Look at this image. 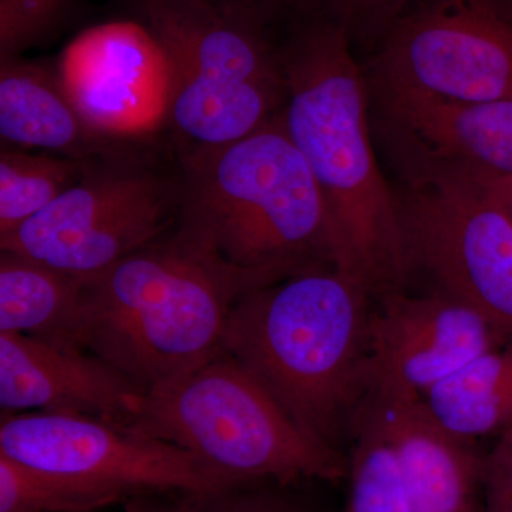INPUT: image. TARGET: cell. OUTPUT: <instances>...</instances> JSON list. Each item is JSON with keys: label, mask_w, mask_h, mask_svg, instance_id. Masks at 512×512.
Instances as JSON below:
<instances>
[{"label": "cell", "mask_w": 512, "mask_h": 512, "mask_svg": "<svg viewBox=\"0 0 512 512\" xmlns=\"http://www.w3.org/2000/svg\"><path fill=\"white\" fill-rule=\"evenodd\" d=\"M500 9L503 10L504 15L511 20L512 23V0H495Z\"/></svg>", "instance_id": "29"}, {"label": "cell", "mask_w": 512, "mask_h": 512, "mask_svg": "<svg viewBox=\"0 0 512 512\" xmlns=\"http://www.w3.org/2000/svg\"><path fill=\"white\" fill-rule=\"evenodd\" d=\"M372 301L336 269L293 275L238 299L221 352L302 429L339 448L369 394Z\"/></svg>", "instance_id": "2"}, {"label": "cell", "mask_w": 512, "mask_h": 512, "mask_svg": "<svg viewBox=\"0 0 512 512\" xmlns=\"http://www.w3.org/2000/svg\"><path fill=\"white\" fill-rule=\"evenodd\" d=\"M0 138L5 148L73 158L117 147L94 136L84 123L64 92L56 64L23 56L0 60Z\"/></svg>", "instance_id": "16"}, {"label": "cell", "mask_w": 512, "mask_h": 512, "mask_svg": "<svg viewBox=\"0 0 512 512\" xmlns=\"http://www.w3.org/2000/svg\"><path fill=\"white\" fill-rule=\"evenodd\" d=\"M178 161L177 228L222 264L268 284L336 269L328 208L282 111L247 137Z\"/></svg>", "instance_id": "3"}, {"label": "cell", "mask_w": 512, "mask_h": 512, "mask_svg": "<svg viewBox=\"0 0 512 512\" xmlns=\"http://www.w3.org/2000/svg\"><path fill=\"white\" fill-rule=\"evenodd\" d=\"M266 285L222 264L175 227L86 278L87 350L147 392L220 355L235 303Z\"/></svg>", "instance_id": "4"}, {"label": "cell", "mask_w": 512, "mask_h": 512, "mask_svg": "<svg viewBox=\"0 0 512 512\" xmlns=\"http://www.w3.org/2000/svg\"><path fill=\"white\" fill-rule=\"evenodd\" d=\"M84 284L86 278L0 251V332L87 350Z\"/></svg>", "instance_id": "17"}, {"label": "cell", "mask_w": 512, "mask_h": 512, "mask_svg": "<svg viewBox=\"0 0 512 512\" xmlns=\"http://www.w3.org/2000/svg\"><path fill=\"white\" fill-rule=\"evenodd\" d=\"M170 69V136L178 158L247 137L284 109L281 45L238 0H130Z\"/></svg>", "instance_id": "5"}, {"label": "cell", "mask_w": 512, "mask_h": 512, "mask_svg": "<svg viewBox=\"0 0 512 512\" xmlns=\"http://www.w3.org/2000/svg\"><path fill=\"white\" fill-rule=\"evenodd\" d=\"M373 141L403 185L512 177V100L370 92Z\"/></svg>", "instance_id": "12"}, {"label": "cell", "mask_w": 512, "mask_h": 512, "mask_svg": "<svg viewBox=\"0 0 512 512\" xmlns=\"http://www.w3.org/2000/svg\"><path fill=\"white\" fill-rule=\"evenodd\" d=\"M417 0H325L326 18L349 37L352 46L375 50Z\"/></svg>", "instance_id": "23"}, {"label": "cell", "mask_w": 512, "mask_h": 512, "mask_svg": "<svg viewBox=\"0 0 512 512\" xmlns=\"http://www.w3.org/2000/svg\"><path fill=\"white\" fill-rule=\"evenodd\" d=\"M363 69L370 92L512 100V23L495 0H417Z\"/></svg>", "instance_id": "8"}, {"label": "cell", "mask_w": 512, "mask_h": 512, "mask_svg": "<svg viewBox=\"0 0 512 512\" xmlns=\"http://www.w3.org/2000/svg\"><path fill=\"white\" fill-rule=\"evenodd\" d=\"M397 192L410 275L476 309L512 336V221L467 183L403 185Z\"/></svg>", "instance_id": "10"}, {"label": "cell", "mask_w": 512, "mask_h": 512, "mask_svg": "<svg viewBox=\"0 0 512 512\" xmlns=\"http://www.w3.org/2000/svg\"><path fill=\"white\" fill-rule=\"evenodd\" d=\"M420 400L434 421L454 436L471 443L497 439L512 427V336Z\"/></svg>", "instance_id": "18"}, {"label": "cell", "mask_w": 512, "mask_h": 512, "mask_svg": "<svg viewBox=\"0 0 512 512\" xmlns=\"http://www.w3.org/2000/svg\"><path fill=\"white\" fill-rule=\"evenodd\" d=\"M123 512H192V497L180 495L173 500L168 494L138 495L126 501Z\"/></svg>", "instance_id": "27"}, {"label": "cell", "mask_w": 512, "mask_h": 512, "mask_svg": "<svg viewBox=\"0 0 512 512\" xmlns=\"http://www.w3.org/2000/svg\"><path fill=\"white\" fill-rule=\"evenodd\" d=\"M0 454L119 494L205 497L235 487L168 441L99 417L66 413H2Z\"/></svg>", "instance_id": "9"}, {"label": "cell", "mask_w": 512, "mask_h": 512, "mask_svg": "<svg viewBox=\"0 0 512 512\" xmlns=\"http://www.w3.org/2000/svg\"><path fill=\"white\" fill-rule=\"evenodd\" d=\"M79 0H0V60L43 46L72 20Z\"/></svg>", "instance_id": "22"}, {"label": "cell", "mask_w": 512, "mask_h": 512, "mask_svg": "<svg viewBox=\"0 0 512 512\" xmlns=\"http://www.w3.org/2000/svg\"><path fill=\"white\" fill-rule=\"evenodd\" d=\"M183 173L158 144H128L90 157L55 202L0 238V251L92 278L160 241L178 224Z\"/></svg>", "instance_id": "7"}, {"label": "cell", "mask_w": 512, "mask_h": 512, "mask_svg": "<svg viewBox=\"0 0 512 512\" xmlns=\"http://www.w3.org/2000/svg\"><path fill=\"white\" fill-rule=\"evenodd\" d=\"M57 76L87 127L104 143L158 144L170 133V69L143 20H106L64 46Z\"/></svg>", "instance_id": "11"}, {"label": "cell", "mask_w": 512, "mask_h": 512, "mask_svg": "<svg viewBox=\"0 0 512 512\" xmlns=\"http://www.w3.org/2000/svg\"><path fill=\"white\" fill-rule=\"evenodd\" d=\"M282 119L311 168L335 234L336 271L373 298L406 289L397 192L384 178L369 117V86L349 37L329 18L308 20L281 45Z\"/></svg>", "instance_id": "1"}, {"label": "cell", "mask_w": 512, "mask_h": 512, "mask_svg": "<svg viewBox=\"0 0 512 512\" xmlns=\"http://www.w3.org/2000/svg\"><path fill=\"white\" fill-rule=\"evenodd\" d=\"M282 488L274 483L235 485L221 493L192 497V512H306Z\"/></svg>", "instance_id": "24"}, {"label": "cell", "mask_w": 512, "mask_h": 512, "mask_svg": "<svg viewBox=\"0 0 512 512\" xmlns=\"http://www.w3.org/2000/svg\"><path fill=\"white\" fill-rule=\"evenodd\" d=\"M130 429L184 448L235 484L338 483L348 457L302 429L234 359L220 353L141 394Z\"/></svg>", "instance_id": "6"}, {"label": "cell", "mask_w": 512, "mask_h": 512, "mask_svg": "<svg viewBox=\"0 0 512 512\" xmlns=\"http://www.w3.org/2000/svg\"><path fill=\"white\" fill-rule=\"evenodd\" d=\"M396 444L413 512H485L484 454L443 429L420 399L369 393L363 402Z\"/></svg>", "instance_id": "15"}, {"label": "cell", "mask_w": 512, "mask_h": 512, "mask_svg": "<svg viewBox=\"0 0 512 512\" xmlns=\"http://www.w3.org/2000/svg\"><path fill=\"white\" fill-rule=\"evenodd\" d=\"M476 185L483 190L488 197L493 198L512 221V177L495 178V180L477 181V183H467Z\"/></svg>", "instance_id": "28"}, {"label": "cell", "mask_w": 512, "mask_h": 512, "mask_svg": "<svg viewBox=\"0 0 512 512\" xmlns=\"http://www.w3.org/2000/svg\"><path fill=\"white\" fill-rule=\"evenodd\" d=\"M244 3L248 8L255 10L258 15L268 20L278 18L284 13H296V15H306L311 13L319 6L325 5V0H238Z\"/></svg>", "instance_id": "26"}, {"label": "cell", "mask_w": 512, "mask_h": 512, "mask_svg": "<svg viewBox=\"0 0 512 512\" xmlns=\"http://www.w3.org/2000/svg\"><path fill=\"white\" fill-rule=\"evenodd\" d=\"M485 512H512V427L484 454Z\"/></svg>", "instance_id": "25"}, {"label": "cell", "mask_w": 512, "mask_h": 512, "mask_svg": "<svg viewBox=\"0 0 512 512\" xmlns=\"http://www.w3.org/2000/svg\"><path fill=\"white\" fill-rule=\"evenodd\" d=\"M89 158L2 147L0 238L18 229L72 188L82 178Z\"/></svg>", "instance_id": "20"}, {"label": "cell", "mask_w": 512, "mask_h": 512, "mask_svg": "<svg viewBox=\"0 0 512 512\" xmlns=\"http://www.w3.org/2000/svg\"><path fill=\"white\" fill-rule=\"evenodd\" d=\"M126 501L111 491L0 454V512H97Z\"/></svg>", "instance_id": "21"}, {"label": "cell", "mask_w": 512, "mask_h": 512, "mask_svg": "<svg viewBox=\"0 0 512 512\" xmlns=\"http://www.w3.org/2000/svg\"><path fill=\"white\" fill-rule=\"evenodd\" d=\"M373 299L369 393L421 399L510 339L476 309L434 289L424 295L399 289Z\"/></svg>", "instance_id": "13"}, {"label": "cell", "mask_w": 512, "mask_h": 512, "mask_svg": "<svg viewBox=\"0 0 512 512\" xmlns=\"http://www.w3.org/2000/svg\"><path fill=\"white\" fill-rule=\"evenodd\" d=\"M348 457L350 493L343 512H413L406 474L382 423L362 404L353 421Z\"/></svg>", "instance_id": "19"}, {"label": "cell", "mask_w": 512, "mask_h": 512, "mask_svg": "<svg viewBox=\"0 0 512 512\" xmlns=\"http://www.w3.org/2000/svg\"><path fill=\"white\" fill-rule=\"evenodd\" d=\"M143 393L92 352L0 332L2 413L84 414L128 427Z\"/></svg>", "instance_id": "14"}]
</instances>
